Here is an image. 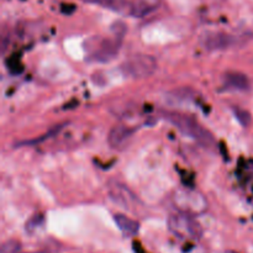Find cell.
Instances as JSON below:
<instances>
[{"label":"cell","instance_id":"cell-1","mask_svg":"<svg viewBox=\"0 0 253 253\" xmlns=\"http://www.w3.org/2000/svg\"><path fill=\"white\" fill-rule=\"evenodd\" d=\"M163 118L168 123L172 124L180 133L194 140L199 145L207 148L215 145V138L212 133L188 114L180 113V111H166L163 113Z\"/></svg>","mask_w":253,"mask_h":253},{"label":"cell","instance_id":"cell-2","mask_svg":"<svg viewBox=\"0 0 253 253\" xmlns=\"http://www.w3.org/2000/svg\"><path fill=\"white\" fill-rule=\"evenodd\" d=\"M157 61L153 56L145 53H135L127 57L120 66L121 73L127 78L145 79L157 71Z\"/></svg>","mask_w":253,"mask_h":253},{"label":"cell","instance_id":"cell-3","mask_svg":"<svg viewBox=\"0 0 253 253\" xmlns=\"http://www.w3.org/2000/svg\"><path fill=\"white\" fill-rule=\"evenodd\" d=\"M168 230L174 236L182 240H200L203 236V229L195 216L184 212L177 211L168 217Z\"/></svg>","mask_w":253,"mask_h":253},{"label":"cell","instance_id":"cell-4","mask_svg":"<svg viewBox=\"0 0 253 253\" xmlns=\"http://www.w3.org/2000/svg\"><path fill=\"white\" fill-rule=\"evenodd\" d=\"M123 36L114 35L113 39H100L90 44L89 59L99 63H106L116 57L121 47Z\"/></svg>","mask_w":253,"mask_h":253},{"label":"cell","instance_id":"cell-5","mask_svg":"<svg viewBox=\"0 0 253 253\" xmlns=\"http://www.w3.org/2000/svg\"><path fill=\"white\" fill-rule=\"evenodd\" d=\"M241 41L242 37L222 31H208L200 37V43L207 51H224L236 47Z\"/></svg>","mask_w":253,"mask_h":253},{"label":"cell","instance_id":"cell-6","mask_svg":"<svg viewBox=\"0 0 253 253\" xmlns=\"http://www.w3.org/2000/svg\"><path fill=\"white\" fill-rule=\"evenodd\" d=\"M173 200H174V205L178 211L193 215V216L200 214L207 209V203H205L204 198L198 193L189 192V190L178 192L173 197Z\"/></svg>","mask_w":253,"mask_h":253},{"label":"cell","instance_id":"cell-7","mask_svg":"<svg viewBox=\"0 0 253 253\" xmlns=\"http://www.w3.org/2000/svg\"><path fill=\"white\" fill-rule=\"evenodd\" d=\"M135 133L136 127L133 126L125 125V124L114 126L108 135L109 146L115 151L126 150L132 141Z\"/></svg>","mask_w":253,"mask_h":253},{"label":"cell","instance_id":"cell-8","mask_svg":"<svg viewBox=\"0 0 253 253\" xmlns=\"http://www.w3.org/2000/svg\"><path fill=\"white\" fill-rule=\"evenodd\" d=\"M108 190L111 200L114 203H116V204L126 208V209H132L133 207H136L138 204L137 197L126 185H124L123 183L111 180L109 183Z\"/></svg>","mask_w":253,"mask_h":253},{"label":"cell","instance_id":"cell-9","mask_svg":"<svg viewBox=\"0 0 253 253\" xmlns=\"http://www.w3.org/2000/svg\"><path fill=\"white\" fill-rule=\"evenodd\" d=\"M82 1L99 5L121 15H132V1L130 0H82Z\"/></svg>","mask_w":253,"mask_h":253},{"label":"cell","instance_id":"cell-10","mask_svg":"<svg viewBox=\"0 0 253 253\" xmlns=\"http://www.w3.org/2000/svg\"><path fill=\"white\" fill-rule=\"evenodd\" d=\"M224 86L229 90L246 91L249 90L251 83L249 77L240 72H227L224 77Z\"/></svg>","mask_w":253,"mask_h":253},{"label":"cell","instance_id":"cell-11","mask_svg":"<svg viewBox=\"0 0 253 253\" xmlns=\"http://www.w3.org/2000/svg\"><path fill=\"white\" fill-rule=\"evenodd\" d=\"M114 221L125 236L132 237L140 231V222L136 221L132 217H128L127 215L115 214L114 215Z\"/></svg>","mask_w":253,"mask_h":253},{"label":"cell","instance_id":"cell-12","mask_svg":"<svg viewBox=\"0 0 253 253\" xmlns=\"http://www.w3.org/2000/svg\"><path fill=\"white\" fill-rule=\"evenodd\" d=\"M161 0H133L132 1V16L143 17L151 14L157 9Z\"/></svg>","mask_w":253,"mask_h":253},{"label":"cell","instance_id":"cell-13","mask_svg":"<svg viewBox=\"0 0 253 253\" xmlns=\"http://www.w3.org/2000/svg\"><path fill=\"white\" fill-rule=\"evenodd\" d=\"M0 253H21V245L16 240H9L2 244Z\"/></svg>","mask_w":253,"mask_h":253}]
</instances>
